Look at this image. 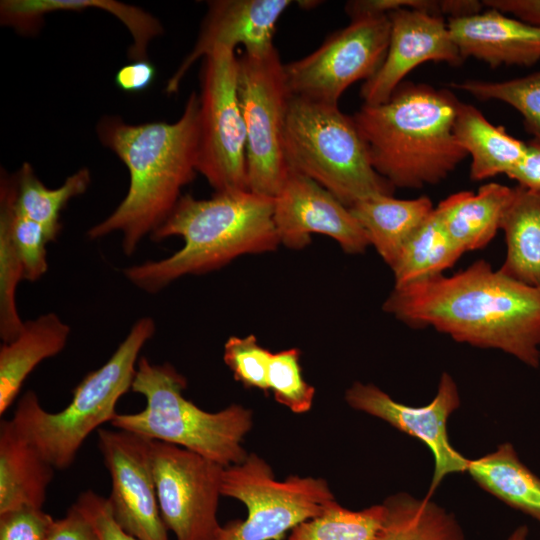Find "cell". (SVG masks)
<instances>
[{
    "label": "cell",
    "instance_id": "cell-1",
    "mask_svg": "<svg viewBox=\"0 0 540 540\" xmlns=\"http://www.w3.org/2000/svg\"><path fill=\"white\" fill-rule=\"evenodd\" d=\"M382 308L408 326L430 327L456 342L540 366V288L483 259L451 275L394 286Z\"/></svg>",
    "mask_w": 540,
    "mask_h": 540
},
{
    "label": "cell",
    "instance_id": "cell-2",
    "mask_svg": "<svg viewBox=\"0 0 540 540\" xmlns=\"http://www.w3.org/2000/svg\"><path fill=\"white\" fill-rule=\"evenodd\" d=\"M97 135L126 165L130 181L121 203L87 236L95 240L120 232L122 250L130 256L169 217L181 189L197 173L199 95H189L176 122L130 124L105 116L97 124Z\"/></svg>",
    "mask_w": 540,
    "mask_h": 540
},
{
    "label": "cell",
    "instance_id": "cell-3",
    "mask_svg": "<svg viewBox=\"0 0 540 540\" xmlns=\"http://www.w3.org/2000/svg\"><path fill=\"white\" fill-rule=\"evenodd\" d=\"M274 198L250 190L215 192L210 199L181 196L150 237L180 236L183 247L169 257L123 270L136 287L156 293L188 274H204L244 254L275 250L280 244L273 219Z\"/></svg>",
    "mask_w": 540,
    "mask_h": 540
},
{
    "label": "cell",
    "instance_id": "cell-4",
    "mask_svg": "<svg viewBox=\"0 0 540 540\" xmlns=\"http://www.w3.org/2000/svg\"><path fill=\"white\" fill-rule=\"evenodd\" d=\"M458 103L448 90L402 82L352 116L373 168L394 189L438 184L468 156L453 134Z\"/></svg>",
    "mask_w": 540,
    "mask_h": 540
},
{
    "label": "cell",
    "instance_id": "cell-5",
    "mask_svg": "<svg viewBox=\"0 0 540 540\" xmlns=\"http://www.w3.org/2000/svg\"><path fill=\"white\" fill-rule=\"evenodd\" d=\"M186 386V378L174 366L153 364L142 356L131 391L143 395L146 405L137 413H117L110 424L180 446L223 467L243 462L248 456L243 441L253 427L252 411L240 404L205 411L184 397Z\"/></svg>",
    "mask_w": 540,
    "mask_h": 540
},
{
    "label": "cell",
    "instance_id": "cell-6",
    "mask_svg": "<svg viewBox=\"0 0 540 540\" xmlns=\"http://www.w3.org/2000/svg\"><path fill=\"white\" fill-rule=\"evenodd\" d=\"M155 331L151 317L139 318L111 357L73 389L61 411L45 410L31 390L18 400L12 421L55 469L70 467L87 437L111 423L119 399L131 390L140 351Z\"/></svg>",
    "mask_w": 540,
    "mask_h": 540
},
{
    "label": "cell",
    "instance_id": "cell-7",
    "mask_svg": "<svg viewBox=\"0 0 540 540\" xmlns=\"http://www.w3.org/2000/svg\"><path fill=\"white\" fill-rule=\"evenodd\" d=\"M284 153L289 167L317 182L347 207L394 192L373 168L353 117L338 105L291 95Z\"/></svg>",
    "mask_w": 540,
    "mask_h": 540
},
{
    "label": "cell",
    "instance_id": "cell-8",
    "mask_svg": "<svg viewBox=\"0 0 540 540\" xmlns=\"http://www.w3.org/2000/svg\"><path fill=\"white\" fill-rule=\"evenodd\" d=\"M221 494L243 503L247 517L222 526L215 540H284L335 500L325 479L291 475L277 480L271 466L254 453L224 468Z\"/></svg>",
    "mask_w": 540,
    "mask_h": 540
},
{
    "label": "cell",
    "instance_id": "cell-9",
    "mask_svg": "<svg viewBox=\"0 0 540 540\" xmlns=\"http://www.w3.org/2000/svg\"><path fill=\"white\" fill-rule=\"evenodd\" d=\"M200 80L197 173L215 192L249 190L236 50L214 48L203 58Z\"/></svg>",
    "mask_w": 540,
    "mask_h": 540
},
{
    "label": "cell",
    "instance_id": "cell-10",
    "mask_svg": "<svg viewBox=\"0 0 540 540\" xmlns=\"http://www.w3.org/2000/svg\"><path fill=\"white\" fill-rule=\"evenodd\" d=\"M238 91L247 134L249 190L274 198L288 170L284 132L291 98L275 46L238 56Z\"/></svg>",
    "mask_w": 540,
    "mask_h": 540
},
{
    "label": "cell",
    "instance_id": "cell-11",
    "mask_svg": "<svg viewBox=\"0 0 540 540\" xmlns=\"http://www.w3.org/2000/svg\"><path fill=\"white\" fill-rule=\"evenodd\" d=\"M390 21L387 15L362 16L337 30L312 53L284 64L292 96L338 105L345 90L369 80L387 53Z\"/></svg>",
    "mask_w": 540,
    "mask_h": 540
},
{
    "label": "cell",
    "instance_id": "cell-12",
    "mask_svg": "<svg viewBox=\"0 0 540 540\" xmlns=\"http://www.w3.org/2000/svg\"><path fill=\"white\" fill-rule=\"evenodd\" d=\"M162 519L176 540H215L224 468L177 445L150 440Z\"/></svg>",
    "mask_w": 540,
    "mask_h": 540
},
{
    "label": "cell",
    "instance_id": "cell-13",
    "mask_svg": "<svg viewBox=\"0 0 540 540\" xmlns=\"http://www.w3.org/2000/svg\"><path fill=\"white\" fill-rule=\"evenodd\" d=\"M345 400L351 408L387 422L428 447L434 472L426 497H432L446 476L466 473L468 458L452 446L448 436V419L460 406L458 386L449 373H442L436 395L423 406L397 402L376 385L362 382L346 390Z\"/></svg>",
    "mask_w": 540,
    "mask_h": 540
},
{
    "label": "cell",
    "instance_id": "cell-14",
    "mask_svg": "<svg viewBox=\"0 0 540 540\" xmlns=\"http://www.w3.org/2000/svg\"><path fill=\"white\" fill-rule=\"evenodd\" d=\"M98 448L110 474L107 498L117 524L138 540H169L150 458V440L121 429L100 428Z\"/></svg>",
    "mask_w": 540,
    "mask_h": 540
},
{
    "label": "cell",
    "instance_id": "cell-15",
    "mask_svg": "<svg viewBox=\"0 0 540 540\" xmlns=\"http://www.w3.org/2000/svg\"><path fill=\"white\" fill-rule=\"evenodd\" d=\"M273 219L280 244L291 249L307 246L314 233L334 239L348 254H361L370 246L359 222L332 193L288 166L274 197Z\"/></svg>",
    "mask_w": 540,
    "mask_h": 540
},
{
    "label": "cell",
    "instance_id": "cell-16",
    "mask_svg": "<svg viewBox=\"0 0 540 540\" xmlns=\"http://www.w3.org/2000/svg\"><path fill=\"white\" fill-rule=\"evenodd\" d=\"M387 16L389 45L382 65L361 87L365 104L387 101L403 79L422 63L459 66L464 61L444 17L414 8H398Z\"/></svg>",
    "mask_w": 540,
    "mask_h": 540
},
{
    "label": "cell",
    "instance_id": "cell-17",
    "mask_svg": "<svg viewBox=\"0 0 540 540\" xmlns=\"http://www.w3.org/2000/svg\"><path fill=\"white\" fill-rule=\"evenodd\" d=\"M292 3L290 0L209 1L197 41L168 80L165 92L176 93L191 66L216 47L236 49L242 45L243 52L249 54L263 53L274 47L277 23Z\"/></svg>",
    "mask_w": 540,
    "mask_h": 540
},
{
    "label": "cell",
    "instance_id": "cell-18",
    "mask_svg": "<svg viewBox=\"0 0 540 540\" xmlns=\"http://www.w3.org/2000/svg\"><path fill=\"white\" fill-rule=\"evenodd\" d=\"M447 26L464 60L472 57L492 68L531 66L540 60V26L497 9L449 18Z\"/></svg>",
    "mask_w": 540,
    "mask_h": 540
},
{
    "label": "cell",
    "instance_id": "cell-19",
    "mask_svg": "<svg viewBox=\"0 0 540 540\" xmlns=\"http://www.w3.org/2000/svg\"><path fill=\"white\" fill-rule=\"evenodd\" d=\"M513 197V187L489 182L476 193L460 191L436 207L444 229L465 254L485 248L501 230L504 214Z\"/></svg>",
    "mask_w": 540,
    "mask_h": 540
},
{
    "label": "cell",
    "instance_id": "cell-20",
    "mask_svg": "<svg viewBox=\"0 0 540 540\" xmlns=\"http://www.w3.org/2000/svg\"><path fill=\"white\" fill-rule=\"evenodd\" d=\"M55 468L18 430L0 423V513L20 507L43 508Z\"/></svg>",
    "mask_w": 540,
    "mask_h": 540
},
{
    "label": "cell",
    "instance_id": "cell-21",
    "mask_svg": "<svg viewBox=\"0 0 540 540\" xmlns=\"http://www.w3.org/2000/svg\"><path fill=\"white\" fill-rule=\"evenodd\" d=\"M70 327L55 313L24 322L21 333L0 347V414L17 398L28 375L66 346Z\"/></svg>",
    "mask_w": 540,
    "mask_h": 540
},
{
    "label": "cell",
    "instance_id": "cell-22",
    "mask_svg": "<svg viewBox=\"0 0 540 540\" xmlns=\"http://www.w3.org/2000/svg\"><path fill=\"white\" fill-rule=\"evenodd\" d=\"M434 208L432 200L425 195L397 199L387 194L362 199L349 207L366 232L370 245L389 267Z\"/></svg>",
    "mask_w": 540,
    "mask_h": 540
},
{
    "label": "cell",
    "instance_id": "cell-23",
    "mask_svg": "<svg viewBox=\"0 0 540 540\" xmlns=\"http://www.w3.org/2000/svg\"><path fill=\"white\" fill-rule=\"evenodd\" d=\"M457 143L471 156L470 179L482 181L511 172L524 159L527 142L495 126L473 105L459 101L453 123Z\"/></svg>",
    "mask_w": 540,
    "mask_h": 540
},
{
    "label": "cell",
    "instance_id": "cell-24",
    "mask_svg": "<svg viewBox=\"0 0 540 540\" xmlns=\"http://www.w3.org/2000/svg\"><path fill=\"white\" fill-rule=\"evenodd\" d=\"M466 473L486 492L540 525V477L520 460L511 443L468 459Z\"/></svg>",
    "mask_w": 540,
    "mask_h": 540
},
{
    "label": "cell",
    "instance_id": "cell-25",
    "mask_svg": "<svg viewBox=\"0 0 540 540\" xmlns=\"http://www.w3.org/2000/svg\"><path fill=\"white\" fill-rule=\"evenodd\" d=\"M501 230L506 256L499 269L515 280L540 288V192L513 187Z\"/></svg>",
    "mask_w": 540,
    "mask_h": 540
},
{
    "label": "cell",
    "instance_id": "cell-26",
    "mask_svg": "<svg viewBox=\"0 0 540 540\" xmlns=\"http://www.w3.org/2000/svg\"><path fill=\"white\" fill-rule=\"evenodd\" d=\"M383 504L386 515L376 540H466L455 516L431 498L400 492Z\"/></svg>",
    "mask_w": 540,
    "mask_h": 540
},
{
    "label": "cell",
    "instance_id": "cell-27",
    "mask_svg": "<svg viewBox=\"0 0 540 540\" xmlns=\"http://www.w3.org/2000/svg\"><path fill=\"white\" fill-rule=\"evenodd\" d=\"M463 254L447 234L434 208L429 218L404 244L390 267L394 286L442 275Z\"/></svg>",
    "mask_w": 540,
    "mask_h": 540
},
{
    "label": "cell",
    "instance_id": "cell-28",
    "mask_svg": "<svg viewBox=\"0 0 540 540\" xmlns=\"http://www.w3.org/2000/svg\"><path fill=\"white\" fill-rule=\"evenodd\" d=\"M17 192L16 210L41 224L54 241L61 229L60 213L68 202L88 189L91 182L90 171L82 168L54 189L46 187L37 177L30 163H23L15 174Z\"/></svg>",
    "mask_w": 540,
    "mask_h": 540
},
{
    "label": "cell",
    "instance_id": "cell-29",
    "mask_svg": "<svg viewBox=\"0 0 540 540\" xmlns=\"http://www.w3.org/2000/svg\"><path fill=\"white\" fill-rule=\"evenodd\" d=\"M0 185V337L14 340L23 330L16 306V288L24 279L23 267L10 232V212L17 184L15 174L1 173Z\"/></svg>",
    "mask_w": 540,
    "mask_h": 540
},
{
    "label": "cell",
    "instance_id": "cell-30",
    "mask_svg": "<svg viewBox=\"0 0 540 540\" xmlns=\"http://www.w3.org/2000/svg\"><path fill=\"white\" fill-rule=\"evenodd\" d=\"M386 515L383 503L350 510L332 501L291 530L286 540H376Z\"/></svg>",
    "mask_w": 540,
    "mask_h": 540
},
{
    "label": "cell",
    "instance_id": "cell-31",
    "mask_svg": "<svg viewBox=\"0 0 540 540\" xmlns=\"http://www.w3.org/2000/svg\"><path fill=\"white\" fill-rule=\"evenodd\" d=\"M481 100H497L517 110L524 128L540 144V71L506 81L468 80L451 84Z\"/></svg>",
    "mask_w": 540,
    "mask_h": 540
},
{
    "label": "cell",
    "instance_id": "cell-32",
    "mask_svg": "<svg viewBox=\"0 0 540 540\" xmlns=\"http://www.w3.org/2000/svg\"><path fill=\"white\" fill-rule=\"evenodd\" d=\"M300 354L297 348L272 353L268 371L275 400L297 414L308 412L315 396V388L303 378Z\"/></svg>",
    "mask_w": 540,
    "mask_h": 540
},
{
    "label": "cell",
    "instance_id": "cell-33",
    "mask_svg": "<svg viewBox=\"0 0 540 540\" xmlns=\"http://www.w3.org/2000/svg\"><path fill=\"white\" fill-rule=\"evenodd\" d=\"M272 352L262 347L254 335L230 337L223 359L235 380L247 388L268 391V371Z\"/></svg>",
    "mask_w": 540,
    "mask_h": 540
},
{
    "label": "cell",
    "instance_id": "cell-34",
    "mask_svg": "<svg viewBox=\"0 0 540 540\" xmlns=\"http://www.w3.org/2000/svg\"><path fill=\"white\" fill-rule=\"evenodd\" d=\"M15 200L16 196L10 212V232L22 263L24 279L34 282L48 270L46 246L51 240L41 224L16 210Z\"/></svg>",
    "mask_w": 540,
    "mask_h": 540
},
{
    "label": "cell",
    "instance_id": "cell-35",
    "mask_svg": "<svg viewBox=\"0 0 540 540\" xmlns=\"http://www.w3.org/2000/svg\"><path fill=\"white\" fill-rule=\"evenodd\" d=\"M53 521L42 508L36 507L0 513V540H46Z\"/></svg>",
    "mask_w": 540,
    "mask_h": 540
},
{
    "label": "cell",
    "instance_id": "cell-36",
    "mask_svg": "<svg viewBox=\"0 0 540 540\" xmlns=\"http://www.w3.org/2000/svg\"><path fill=\"white\" fill-rule=\"evenodd\" d=\"M74 505L91 521L100 540H138L117 524L107 498L87 490L78 496Z\"/></svg>",
    "mask_w": 540,
    "mask_h": 540
},
{
    "label": "cell",
    "instance_id": "cell-37",
    "mask_svg": "<svg viewBox=\"0 0 540 540\" xmlns=\"http://www.w3.org/2000/svg\"><path fill=\"white\" fill-rule=\"evenodd\" d=\"M46 540H100L91 521L74 504L64 517L54 519Z\"/></svg>",
    "mask_w": 540,
    "mask_h": 540
},
{
    "label": "cell",
    "instance_id": "cell-38",
    "mask_svg": "<svg viewBox=\"0 0 540 540\" xmlns=\"http://www.w3.org/2000/svg\"><path fill=\"white\" fill-rule=\"evenodd\" d=\"M155 76L156 69L150 61H133L117 71L115 83L124 92L137 93L147 89Z\"/></svg>",
    "mask_w": 540,
    "mask_h": 540
},
{
    "label": "cell",
    "instance_id": "cell-39",
    "mask_svg": "<svg viewBox=\"0 0 540 540\" xmlns=\"http://www.w3.org/2000/svg\"><path fill=\"white\" fill-rule=\"evenodd\" d=\"M507 176L518 186L540 192V144L529 140L524 159Z\"/></svg>",
    "mask_w": 540,
    "mask_h": 540
},
{
    "label": "cell",
    "instance_id": "cell-40",
    "mask_svg": "<svg viewBox=\"0 0 540 540\" xmlns=\"http://www.w3.org/2000/svg\"><path fill=\"white\" fill-rule=\"evenodd\" d=\"M482 4L540 26V0H484Z\"/></svg>",
    "mask_w": 540,
    "mask_h": 540
},
{
    "label": "cell",
    "instance_id": "cell-41",
    "mask_svg": "<svg viewBox=\"0 0 540 540\" xmlns=\"http://www.w3.org/2000/svg\"><path fill=\"white\" fill-rule=\"evenodd\" d=\"M507 540H529V528L526 525L516 527Z\"/></svg>",
    "mask_w": 540,
    "mask_h": 540
},
{
    "label": "cell",
    "instance_id": "cell-42",
    "mask_svg": "<svg viewBox=\"0 0 540 540\" xmlns=\"http://www.w3.org/2000/svg\"><path fill=\"white\" fill-rule=\"evenodd\" d=\"M540 367V366H539Z\"/></svg>",
    "mask_w": 540,
    "mask_h": 540
}]
</instances>
